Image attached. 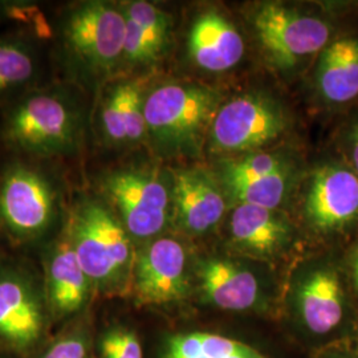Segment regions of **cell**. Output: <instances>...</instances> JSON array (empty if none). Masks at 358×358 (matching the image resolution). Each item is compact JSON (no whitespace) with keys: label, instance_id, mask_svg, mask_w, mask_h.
<instances>
[{"label":"cell","instance_id":"obj_17","mask_svg":"<svg viewBox=\"0 0 358 358\" xmlns=\"http://www.w3.org/2000/svg\"><path fill=\"white\" fill-rule=\"evenodd\" d=\"M199 278L207 300L227 310H245L254 307L259 296L255 276L227 260L210 259L199 267Z\"/></svg>","mask_w":358,"mask_h":358},{"label":"cell","instance_id":"obj_25","mask_svg":"<svg viewBox=\"0 0 358 358\" xmlns=\"http://www.w3.org/2000/svg\"><path fill=\"white\" fill-rule=\"evenodd\" d=\"M103 358H143L142 346L136 333L115 328L103 334L100 341Z\"/></svg>","mask_w":358,"mask_h":358},{"label":"cell","instance_id":"obj_12","mask_svg":"<svg viewBox=\"0 0 358 358\" xmlns=\"http://www.w3.org/2000/svg\"><path fill=\"white\" fill-rule=\"evenodd\" d=\"M316 90L329 106L358 100V34H341L320 53L315 72Z\"/></svg>","mask_w":358,"mask_h":358},{"label":"cell","instance_id":"obj_13","mask_svg":"<svg viewBox=\"0 0 358 358\" xmlns=\"http://www.w3.org/2000/svg\"><path fill=\"white\" fill-rule=\"evenodd\" d=\"M92 282L81 268L68 235L53 245L47 260L45 296L50 312L64 319L78 312L90 299Z\"/></svg>","mask_w":358,"mask_h":358},{"label":"cell","instance_id":"obj_11","mask_svg":"<svg viewBox=\"0 0 358 358\" xmlns=\"http://www.w3.org/2000/svg\"><path fill=\"white\" fill-rule=\"evenodd\" d=\"M45 315L29 279L13 269L0 271V341L16 352L36 345Z\"/></svg>","mask_w":358,"mask_h":358},{"label":"cell","instance_id":"obj_24","mask_svg":"<svg viewBox=\"0 0 358 358\" xmlns=\"http://www.w3.org/2000/svg\"><path fill=\"white\" fill-rule=\"evenodd\" d=\"M125 97L127 83L117 85L110 92L103 103L101 112L103 133L109 141L115 143L127 142V121H125Z\"/></svg>","mask_w":358,"mask_h":358},{"label":"cell","instance_id":"obj_15","mask_svg":"<svg viewBox=\"0 0 358 358\" xmlns=\"http://www.w3.org/2000/svg\"><path fill=\"white\" fill-rule=\"evenodd\" d=\"M300 312L308 329L324 336L345 319L346 296L338 271L324 266L309 273L300 287Z\"/></svg>","mask_w":358,"mask_h":358},{"label":"cell","instance_id":"obj_28","mask_svg":"<svg viewBox=\"0 0 358 358\" xmlns=\"http://www.w3.org/2000/svg\"><path fill=\"white\" fill-rule=\"evenodd\" d=\"M352 273H353V282L358 291V245L355 250V254L352 256Z\"/></svg>","mask_w":358,"mask_h":358},{"label":"cell","instance_id":"obj_8","mask_svg":"<svg viewBox=\"0 0 358 358\" xmlns=\"http://www.w3.org/2000/svg\"><path fill=\"white\" fill-rule=\"evenodd\" d=\"M287 127L282 108L260 94H244L219 108L211 140L222 152L259 149L280 137Z\"/></svg>","mask_w":358,"mask_h":358},{"label":"cell","instance_id":"obj_18","mask_svg":"<svg viewBox=\"0 0 358 358\" xmlns=\"http://www.w3.org/2000/svg\"><path fill=\"white\" fill-rule=\"evenodd\" d=\"M231 235L236 244L259 255H272L289 239V226L273 210L239 205L232 213Z\"/></svg>","mask_w":358,"mask_h":358},{"label":"cell","instance_id":"obj_21","mask_svg":"<svg viewBox=\"0 0 358 358\" xmlns=\"http://www.w3.org/2000/svg\"><path fill=\"white\" fill-rule=\"evenodd\" d=\"M124 15L140 28L142 35L157 57L166 47L170 17L149 1H131L125 6Z\"/></svg>","mask_w":358,"mask_h":358},{"label":"cell","instance_id":"obj_5","mask_svg":"<svg viewBox=\"0 0 358 358\" xmlns=\"http://www.w3.org/2000/svg\"><path fill=\"white\" fill-rule=\"evenodd\" d=\"M76 115L62 97L36 93L19 103L8 120V136L16 145L38 155L71 150L76 143Z\"/></svg>","mask_w":358,"mask_h":358},{"label":"cell","instance_id":"obj_27","mask_svg":"<svg viewBox=\"0 0 358 358\" xmlns=\"http://www.w3.org/2000/svg\"><path fill=\"white\" fill-rule=\"evenodd\" d=\"M341 143L345 153V164L358 176V115L348 121L343 130Z\"/></svg>","mask_w":358,"mask_h":358},{"label":"cell","instance_id":"obj_26","mask_svg":"<svg viewBox=\"0 0 358 358\" xmlns=\"http://www.w3.org/2000/svg\"><path fill=\"white\" fill-rule=\"evenodd\" d=\"M41 358H90V345L80 334H68L55 341Z\"/></svg>","mask_w":358,"mask_h":358},{"label":"cell","instance_id":"obj_3","mask_svg":"<svg viewBox=\"0 0 358 358\" xmlns=\"http://www.w3.org/2000/svg\"><path fill=\"white\" fill-rule=\"evenodd\" d=\"M252 22L264 51L276 64L285 68L321 53L336 36L332 23L327 19L280 4L262 6Z\"/></svg>","mask_w":358,"mask_h":358},{"label":"cell","instance_id":"obj_20","mask_svg":"<svg viewBox=\"0 0 358 358\" xmlns=\"http://www.w3.org/2000/svg\"><path fill=\"white\" fill-rule=\"evenodd\" d=\"M288 185L287 169L266 177L227 185L239 205L257 206L275 210L282 203Z\"/></svg>","mask_w":358,"mask_h":358},{"label":"cell","instance_id":"obj_2","mask_svg":"<svg viewBox=\"0 0 358 358\" xmlns=\"http://www.w3.org/2000/svg\"><path fill=\"white\" fill-rule=\"evenodd\" d=\"M66 235L93 288L110 289L121 284L130 268L131 244L128 231L106 206L83 199Z\"/></svg>","mask_w":358,"mask_h":358},{"label":"cell","instance_id":"obj_1","mask_svg":"<svg viewBox=\"0 0 358 358\" xmlns=\"http://www.w3.org/2000/svg\"><path fill=\"white\" fill-rule=\"evenodd\" d=\"M217 110L215 90L195 84H166L145 99L146 133L162 154L194 153Z\"/></svg>","mask_w":358,"mask_h":358},{"label":"cell","instance_id":"obj_6","mask_svg":"<svg viewBox=\"0 0 358 358\" xmlns=\"http://www.w3.org/2000/svg\"><path fill=\"white\" fill-rule=\"evenodd\" d=\"M103 189L129 235L148 239L164 230L170 194L157 174L149 170H120L106 177Z\"/></svg>","mask_w":358,"mask_h":358},{"label":"cell","instance_id":"obj_23","mask_svg":"<svg viewBox=\"0 0 358 358\" xmlns=\"http://www.w3.org/2000/svg\"><path fill=\"white\" fill-rule=\"evenodd\" d=\"M285 169V164L276 155L255 154L226 164L223 176L226 179V185H230L266 177Z\"/></svg>","mask_w":358,"mask_h":358},{"label":"cell","instance_id":"obj_10","mask_svg":"<svg viewBox=\"0 0 358 358\" xmlns=\"http://www.w3.org/2000/svg\"><path fill=\"white\" fill-rule=\"evenodd\" d=\"M133 289L138 303L161 306L187 294L186 252L182 244L161 238L145 247L133 267Z\"/></svg>","mask_w":358,"mask_h":358},{"label":"cell","instance_id":"obj_9","mask_svg":"<svg viewBox=\"0 0 358 358\" xmlns=\"http://www.w3.org/2000/svg\"><path fill=\"white\" fill-rule=\"evenodd\" d=\"M55 214L51 185L38 173L23 166L11 169L0 190V219L20 238H32L48 229Z\"/></svg>","mask_w":358,"mask_h":358},{"label":"cell","instance_id":"obj_7","mask_svg":"<svg viewBox=\"0 0 358 358\" xmlns=\"http://www.w3.org/2000/svg\"><path fill=\"white\" fill-rule=\"evenodd\" d=\"M304 213L322 235H338L358 226V176L345 161H329L315 169L308 183Z\"/></svg>","mask_w":358,"mask_h":358},{"label":"cell","instance_id":"obj_19","mask_svg":"<svg viewBox=\"0 0 358 358\" xmlns=\"http://www.w3.org/2000/svg\"><path fill=\"white\" fill-rule=\"evenodd\" d=\"M164 358H267L242 341L215 333L176 334L167 341Z\"/></svg>","mask_w":358,"mask_h":358},{"label":"cell","instance_id":"obj_14","mask_svg":"<svg viewBox=\"0 0 358 358\" xmlns=\"http://www.w3.org/2000/svg\"><path fill=\"white\" fill-rule=\"evenodd\" d=\"M174 206L179 226L190 234H203L215 227L226 207L214 180L201 170L176 174Z\"/></svg>","mask_w":358,"mask_h":358},{"label":"cell","instance_id":"obj_4","mask_svg":"<svg viewBox=\"0 0 358 358\" xmlns=\"http://www.w3.org/2000/svg\"><path fill=\"white\" fill-rule=\"evenodd\" d=\"M124 11L103 1L78 6L66 17L65 43L81 63L96 72L110 71L124 56Z\"/></svg>","mask_w":358,"mask_h":358},{"label":"cell","instance_id":"obj_16","mask_svg":"<svg viewBox=\"0 0 358 358\" xmlns=\"http://www.w3.org/2000/svg\"><path fill=\"white\" fill-rule=\"evenodd\" d=\"M192 60L208 72H223L238 64L244 53L243 38L230 22L214 11L201 15L189 35Z\"/></svg>","mask_w":358,"mask_h":358},{"label":"cell","instance_id":"obj_22","mask_svg":"<svg viewBox=\"0 0 358 358\" xmlns=\"http://www.w3.org/2000/svg\"><path fill=\"white\" fill-rule=\"evenodd\" d=\"M35 72V60L23 44L0 43V93L27 83Z\"/></svg>","mask_w":358,"mask_h":358}]
</instances>
